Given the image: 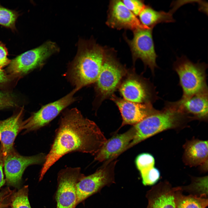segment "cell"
I'll return each mask as SVG.
<instances>
[{
    "label": "cell",
    "instance_id": "6da1fadb",
    "mask_svg": "<svg viewBox=\"0 0 208 208\" xmlns=\"http://www.w3.org/2000/svg\"><path fill=\"white\" fill-rule=\"evenodd\" d=\"M107 139L93 121L84 117L77 108L61 116L50 149L46 155L39 180L55 162L66 154L79 152L95 155Z\"/></svg>",
    "mask_w": 208,
    "mask_h": 208
},
{
    "label": "cell",
    "instance_id": "7a4b0ae2",
    "mask_svg": "<svg viewBox=\"0 0 208 208\" xmlns=\"http://www.w3.org/2000/svg\"><path fill=\"white\" fill-rule=\"evenodd\" d=\"M107 47L92 39L78 42L76 55L69 70L70 79L77 90L95 82L100 72Z\"/></svg>",
    "mask_w": 208,
    "mask_h": 208
},
{
    "label": "cell",
    "instance_id": "3957f363",
    "mask_svg": "<svg viewBox=\"0 0 208 208\" xmlns=\"http://www.w3.org/2000/svg\"><path fill=\"white\" fill-rule=\"evenodd\" d=\"M183 113L178 107H174L155 112L148 116L133 126L135 134L125 151L156 134L177 127Z\"/></svg>",
    "mask_w": 208,
    "mask_h": 208
},
{
    "label": "cell",
    "instance_id": "277c9868",
    "mask_svg": "<svg viewBox=\"0 0 208 208\" xmlns=\"http://www.w3.org/2000/svg\"><path fill=\"white\" fill-rule=\"evenodd\" d=\"M116 53L114 49L107 47L100 72L95 82L96 98L99 104L114 94L128 71L118 60Z\"/></svg>",
    "mask_w": 208,
    "mask_h": 208
},
{
    "label": "cell",
    "instance_id": "5b68a950",
    "mask_svg": "<svg viewBox=\"0 0 208 208\" xmlns=\"http://www.w3.org/2000/svg\"><path fill=\"white\" fill-rule=\"evenodd\" d=\"M174 67L182 88V98H188L207 90L205 64L194 63L183 56L177 58Z\"/></svg>",
    "mask_w": 208,
    "mask_h": 208
},
{
    "label": "cell",
    "instance_id": "8992f818",
    "mask_svg": "<svg viewBox=\"0 0 208 208\" xmlns=\"http://www.w3.org/2000/svg\"><path fill=\"white\" fill-rule=\"evenodd\" d=\"M117 161L116 159L107 161L92 174H83L76 185L77 205L104 187L115 183L114 169Z\"/></svg>",
    "mask_w": 208,
    "mask_h": 208
},
{
    "label": "cell",
    "instance_id": "52a82bcc",
    "mask_svg": "<svg viewBox=\"0 0 208 208\" xmlns=\"http://www.w3.org/2000/svg\"><path fill=\"white\" fill-rule=\"evenodd\" d=\"M57 45L48 41L27 51L10 61L8 70L11 74L21 75L42 65L51 56L59 51Z\"/></svg>",
    "mask_w": 208,
    "mask_h": 208
},
{
    "label": "cell",
    "instance_id": "ba28073f",
    "mask_svg": "<svg viewBox=\"0 0 208 208\" xmlns=\"http://www.w3.org/2000/svg\"><path fill=\"white\" fill-rule=\"evenodd\" d=\"M153 28L140 29L133 31V37L129 40L124 34L131 52L133 64L139 59L153 72L157 67L155 52L152 36Z\"/></svg>",
    "mask_w": 208,
    "mask_h": 208
},
{
    "label": "cell",
    "instance_id": "9c48e42d",
    "mask_svg": "<svg viewBox=\"0 0 208 208\" xmlns=\"http://www.w3.org/2000/svg\"><path fill=\"white\" fill-rule=\"evenodd\" d=\"M79 167H67L58 174L56 208H75L77 205L76 185L83 174Z\"/></svg>",
    "mask_w": 208,
    "mask_h": 208
},
{
    "label": "cell",
    "instance_id": "30bf717a",
    "mask_svg": "<svg viewBox=\"0 0 208 208\" xmlns=\"http://www.w3.org/2000/svg\"><path fill=\"white\" fill-rule=\"evenodd\" d=\"M75 89L60 99L42 106L23 122L22 130L25 132L38 130L47 125L64 108L76 100Z\"/></svg>",
    "mask_w": 208,
    "mask_h": 208
},
{
    "label": "cell",
    "instance_id": "8fae6325",
    "mask_svg": "<svg viewBox=\"0 0 208 208\" xmlns=\"http://www.w3.org/2000/svg\"><path fill=\"white\" fill-rule=\"evenodd\" d=\"M46 156L42 153L30 156H23L13 149L4 158L3 166L7 183L18 187L25 169L31 165L43 164Z\"/></svg>",
    "mask_w": 208,
    "mask_h": 208
},
{
    "label": "cell",
    "instance_id": "7c38bea8",
    "mask_svg": "<svg viewBox=\"0 0 208 208\" xmlns=\"http://www.w3.org/2000/svg\"><path fill=\"white\" fill-rule=\"evenodd\" d=\"M106 24L111 28L129 29L133 31L138 29L151 28L142 24L122 1L119 0L109 2Z\"/></svg>",
    "mask_w": 208,
    "mask_h": 208
},
{
    "label": "cell",
    "instance_id": "4fadbf2b",
    "mask_svg": "<svg viewBox=\"0 0 208 208\" xmlns=\"http://www.w3.org/2000/svg\"><path fill=\"white\" fill-rule=\"evenodd\" d=\"M118 88L123 99L138 103H150L151 92L144 79L137 75L134 70H128Z\"/></svg>",
    "mask_w": 208,
    "mask_h": 208
},
{
    "label": "cell",
    "instance_id": "5bb4252c",
    "mask_svg": "<svg viewBox=\"0 0 208 208\" xmlns=\"http://www.w3.org/2000/svg\"><path fill=\"white\" fill-rule=\"evenodd\" d=\"M110 99L118 107L122 117V123L118 130L127 125L133 126L155 112L150 103H142L130 102L114 94Z\"/></svg>",
    "mask_w": 208,
    "mask_h": 208
},
{
    "label": "cell",
    "instance_id": "9a60e30c",
    "mask_svg": "<svg viewBox=\"0 0 208 208\" xmlns=\"http://www.w3.org/2000/svg\"><path fill=\"white\" fill-rule=\"evenodd\" d=\"M135 130L133 126L125 132L115 134L107 140L98 153L95 155L94 160L105 161L116 159L125 151V150L133 138Z\"/></svg>",
    "mask_w": 208,
    "mask_h": 208
},
{
    "label": "cell",
    "instance_id": "2e32d148",
    "mask_svg": "<svg viewBox=\"0 0 208 208\" xmlns=\"http://www.w3.org/2000/svg\"><path fill=\"white\" fill-rule=\"evenodd\" d=\"M177 189V187H173L167 181L153 187L146 195L150 208H176Z\"/></svg>",
    "mask_w": 208,
    "mask_h": 208
},
{
    "label": "cell",
    "instance_id": "e0dca14e",
    "mask_svg": "<svg viewBox=\"0 0 208 208\" xmlns=\"http://www.w3.org/2000/svg\"><path fill=\"white\" fill-rule=\"evenodd\" d=\"M23 123L21 112L0 121L1 146L4 158L14 149V142L17 135L22 130Z\"/></svg>",
    "mask_w": 208,
    "mask_h": 208
},
{
    "label": "cell",
    "instance_id": "ac0fdd59",
    "mask_svg": "<svg viewBox=\"0 0 208 208\" xmlns=\"http://www.w3.org/2000/svg\"><path fill=\"white\" fill-rule=\"evenodd\" d=\"M183 112L189 113L194 118L205 120L208 117L207 90L187 98H182L177 103Z\"/></svg>",
    "mask_w": 208,
    "mask_h": 208
},
{
    "label": "cell",
    "instance_id": "d6986e66",
    "mask_svg": "<svg viewBox=\"0 0 208 208\" xmlns=\"http://www.w3.org/2000/svg\"><path fill=\"white\" fill-rule=\"evenodd\" d=\"M183 148V159L187 165L195 166L207 163V141L193 139L187 142Z\"/></svg>",
    "mask_w": 208,
    "mask_h": 208
},
{
    "label": "cell",
    "instance_id": "ffe728a7",
    "mask_svg": "<svg viewBox=\"0 0 208 208\" xmlns=\"http://www.w3.org/2000/svg\"><path fill=\"white\" fill-rule=\"evenodd\" d=\"M178 8L175 5L168 12L156 11L150 5H145L138 15L139 20L144 26L153 29L159 23L174 22L172 14Z\"/></svg>",
    "mask_w": 208,
    "mask_h": 208
},
{
    "label": "cell",
    "instance_id": "44dd1931",
    "mask_svg": "<svg viewBox=\"0 0 208 208\" xmlns=\"http://www.w3.org/2000/svg\"><path fill=\"white\" fill-rule=\"evenodd\" d=\"M175 198L176 208H206L208 206L207 198L184 195L180 187H177Z\"/></svg>",
    "mask_w": 208,
    "mask_h": 208
},
{
    "label": "cell",
    "instance_id": "7402d4cb",
    "mask_svg": "<svg viewBox=\"0 0 208 208\" xmlns=\"http://www.w3.org/2000/svg\"><path fill=\"white\" fill-rule=\"evenodd\" d=\"M28 186H25L11 197L10 205L12 208H31L28 198Z\"/></svg>",
    "mask_w": 208,
    "mask_h": 208
},
{
    "label": "cell",
    "instance_id": "603a6c76",
    "mask_svg": "<svg viewBox=\"0 0 208 208\" xmlns=\"http://www.w3.org/2000/svg\"><path fill=\"white\" fill-rule=\"evenodd\" d=\"M207 176L194 179L191 184L185 187L192 194L199 197L207 198Z\"/></svg>",
    "mask_w": 208,
    "mask_h": 208
},
{
    "label": "cell",
    "instance_id": "cb8c5ba5",
    "mask_svg": "<svg viewBox=\"0 0 208 208\" xmlns=\"http://www.w3.org/2000/svg\"><path fill=\"white\" fill-rule=\"evenodd\" d=\"M135 164L140 173L154 167L155 160L153 156L148 153L138 155L135 159Z\"/></svg>",
    "mask_w": 208,
    "mask_h": 208
},
{
    "label": "cell",
    "instance_id": "d4e9b609",
    "mask_svg": "<svg viewBox=\"0 0 208 208\" xmlns=\"http://www.w3.org/2000/svg\"><path fill=\"white\" fill-rule=\"evenodd\" d=\"M18 16L16 12L0 6V25L14 28Z\"/></svg>",
    "mask_w": 208,
    "mask_h": 208
},
{
    "label": "cell",
    "instance_id": "484cf974",
    "mask_svg": "<svg viewBox=\"0 0 208 208\" xmlns=\"http://www.w3.org/2000/svg\"><path fill=\"white\" fill-rule=\"evenodd\" d=\"M142 182L145 185H153L159 179L160 173L159 170L153 167L140 173Z\"/></svg>",
    "mask_w": 208,
    "mask_h": 208
},
{
    "label": "cell",
    "instance_id": "4316f807",
    "mask_svg": "<svg viewBox=\"0 0 208 208\" xmlns=\"http://www.w3.org/2000/svg\"><path fill=\"white\" fill-rule=\"evenodd\" d=\"M124 5L135 16H138L145 7L144 1L138 0H123Z\"/></svg>",
    "mask_w": 208,
    "mask_h": 208
},
{
    "label": "cell",
    "instance_id": "83f0119b",
    "mask_svg": "<svg viewBox=\"0 0 208 208\" xmlns=\"http://www.w3.org/2000/svg\"><path fill=\"white\" fill-rule=\"evenodd\" d=\"M15 105V101L11 95L0 91V109L14 106Z\"/></svg>",
    "mask_w": 208,
    "mask_h": 208
},
{
    "label": "cell",
    "instance_id": "f1b7e54d",
    "mask_svg": "<svg viewBox=\"0 0 208 208\" xmlns=\"http://www.w3.org/2000/svg\"><path fill=\"white\" fill-rule=\"evenodd\" d=\"M8 51L5 47L0 43V69L9 64L11 60L7 57Z\"/></svg>",
    "mask_w": 208,
    "mask_h": 208
},
{
    "label": "cell",
    "instance_id": "f546056e",
    "mask_svg": "<svg viewBox=\"0 0 208 208\" xmlns=\"http://www.w3.org/2000/svg\"><path fill=\"white\" fill-rule=\"evenodd\" d=\"M4 157L1 145L0 146V188L5 183V180L4 178L3 172Z\"/></svg>",
    "mask_w": 208,
    "mask_h": 208
},
{
    "label": "cell",
    "instance_id": "4dcf8cb0",
    "mask_svg": "<svg viewBox=\"0 0 208 208\" xmlns=\"http://www.w3.org/2000/svg\"><path fill=\"white\" fill-rule=\"evenodd\" d=\"M12 192L9 189L4 190L0 192V208L6 204L4 203V201Z\"/></svg>",
    "mask_w": 208,
    "mask_h": 208
},
{
    "label": "cell",
    "instance_id": "1f68e13d",
    "mask_svg": "<svg viewBox=\"0 0 208 208\" xmlns=\"http://www.w3.org/2000/svg\"><path fill=\"white\" fill-rule=\"evenodd\" d=\"M8 77L3 70L0 69V84L5 83L8 80Z\"/></svg>",
    "mask_w": 208,
    "mask_h": 208
},
{
    "label": "cell",
    "instance_id": "d6a6232c",
    "mask_svg": "<svg viewBox=\"0 0 208 208\" xmlns=\"http://www.w3.org/2000/svg\"><path fill=\"white\" fill-rule=\"evenodd\" d=\"M8 206V204H6V205H4V206L2 207L1 208H7V207Z\"/></svg>",
    "mask_w": 208,
    "mask_h": 208
},
{
    "label": "cell",
    "instance_id": "836d02e7",
    "mask_svg": "<svg viewBox=\"0 0 208 208\" xmlns=\"http://www.w3.org/2000/svg\"><path fill=\"white\" fill-rule=\"evenodd\" d=\"M146 208H150V205L148 204L147 207Z\"/></svg>",
    "mask_w": 208,
    "mask_h": 208
},
{
    "label": "cell",
    "instance_id": "e575fe53",
    "mask_svg": "<svg viewBox=\"0 0 208 208\" xmlns=\"http://www.w3.org/2000/svg\"><path fill=\"white\" fill-rule=\"evenodd\" d=\"M1 140V133L0 131V141Z\"/></svg>",
    "mask_w": 208,
    "mask_h": 208
}]
</instances>
